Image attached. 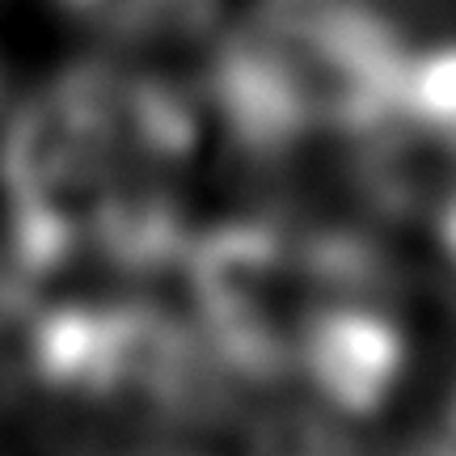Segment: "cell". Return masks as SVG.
Returning <instances> with one entry per match:
<instances>
[{"mask_svg": "<svg viewBox=\"0 0 456 456\" xmlns=\"http://www.w3.org/2000/svg\"><path fill=\"white\" fill-rule=\"evenodd\" d=\"M266 456H355V448L346 431H334L309 414H292L266 431Z\"/></svg>", "mask_w": 456, "mask_h": 456, "instance_id": "cell-2", "label": "cell"}, {"mask_svg": "<svg viewBox=\"0 0 456 456\" xmlns=\"http://www.w3.org/2000/svg\"><path fill=\"white\" fill-rule=\"evenodd\" d=\"M305 359L313 385L330 393V402L346 410H368L389 393L393 376L402 368V342L372 309L342 305L313 313L305 330Z\"/></svg>", "mask_w": 456, "mask_h": 456, "instance_id": "cell-1", "label": "cell"}, {"mask_svg": "<svg viewBox=\"0 0 456 456\" xmlns=\"http://www.w3.org/2000/svg\"><path fill=\"white\" fill-rule=\"evenodd\" d=\"M444 241H448V258H452V266H456V208H452V216H448V232H444Z\"/></svg>", "mask_w": 456, "mask_h": 456, "instance_id": "cell-3", "label": "cell"}]
</instances>
